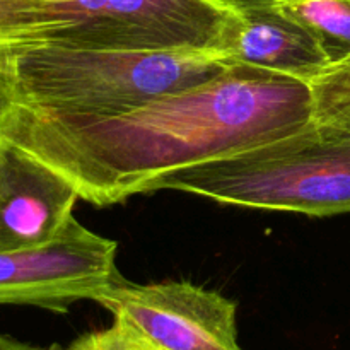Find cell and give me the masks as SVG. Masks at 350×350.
Wrapping results in <instances>:
<instances>
[{
    "instance_id": "1",
    "label": "cell",
    "mask_w": 350,
    "mask_h": 350,
    "mask_svg": "<svg viewBox=\"0 0 350 350\" xmlns=\"http://www.w3.org/2000/svg\"><path fill=\"white\" fill-rule=\"evenodd\" d=\"M313 118L311 85L232 64L224 74L106 118L17 105L2 137L50 164L96 207L125 202L157 178L277 139Z\"/></svg>"
},
{
    "instance_id": "2",
    "label": "cell",
    "mask_w": 350,
    "mask_h": 350,
    "mask_svg": "<svg viewBox=\"0 0 350 350\" xmlns=\"http://www.w3.org/2000/svg\"><path fill=\"white\" fill-rule=\"evenodd\" d=\"M157 190L310 217L347 214L350 129L311 118L282 137L164 174L147 193Z\"/></svg>"
},
{
    "instance_id": "3",
    "label": "cell",
    "mask_w": 350,
    "mask_h": 350,
    "mask_svg": "<svg viewBox=\"0 0 350 350\" xmlns=\"http://www.w3.org/2000/svg\"><path fill=\"white\" fill-rule=\"evenodd\" d=\"M231 65L215 51L36 44L17 57V105L46 115L106 118L212 81Z\"/></svg>"
},
{
    "instance_id": "4",
    "label": "cell",
    "mask_w": 350,
    "mask_h": 350,
    "mask_svg": "<svg viewBox=\"0 0 350 350\" xmlns=\"http://www.w3.org/2000/svg\"><path fill=\"white\" fill-rule=\"evenodd\" d=\"M31 2L43 29V44L70 50H202L228 57L238 27V17L226 0Z\"/></svg>"
},
{
    "instance_id": "5",
    "label": "cell",
    "mask_w": 350,
    "mask_h": 350,
    "mask_svg": "<svg viewBox=\"0 0 350 350\" xmlns=\"http://www.w3.org/2000/svg\"><path fill=\"white\" fill-rule=\"evenodd\" d=\"M118 245L72 215L46 245L0 253V306H34L67 313L79 301H98L123 282Z\"/></svg>"
},
{
    "instance_id": "6",
    "label": "cell",
    "mask_w": 350,
    "mask_h": 350,
    "mask_svg": "<svg viewBox=\"0 0 350 350\" xmlns=\"http://www.w3.org/2000/svg\"><path fill=\"white\" fill-rule=\"evenodd\" d=\"M96 303L161 350H241L234 301L195 284L125 279Z\"/></svg>"
},
{
    "instance_id": "7",
    "label": "cell",
    "mask_w": 350,
    "mask_h": 350,
    "mask_svg": "<svg viewBox=\"0 0 350 350\" xmlns=\"http://www.w3.org/2000/svg\"><path fill=\"white\" fill-rule=\"evenodd\" d=\"M79 198L64 174L0 139V253L50 243L70 221Z\"/></svg>"
},
{
    "instance_id": "8",
    "label": "cell",
    "mask_w": 350,
    "mask_h": 350,
    "mask_svg": "<svg viewBox=\"0 0 350 350\" xmlns=\"http://www.w3.org/2000/svg\"><path fill=\"white\" fill-rule=\"evenodd\" d=\"M238 17L231 64L275 72L310 84L330 65L313 31L282 0H226Z\"/></svg>"
},
{
    "instance_id": "9",
    "label": "cell",
    "mask_w": 350,
    "mask_h": 350,
    "mask_svg": "<svg viewBox=\"0 0 350 350\" xmlns=\"http://www.w3.org/2000/svg\"><path fill=\"white\" fill-rule=\"evenodd\" d=\"M314 33L330 64L350 58V0H282Z\"/></svg>"
},
{
    "instance_id": "10",
    "label": "cell",
    "mask_w": 350,
    "mask_h": 350,
    "mask_svg": "<svg viewBox=\"0 0 350 350\" xmlns=\"http://www.w3.org/2000/svg\"><path fill=\"white\" fill-rule=\"evenodd\" d=\"M43 44L31 0H0V65L16 64L24 50Z\"/></svg>"
},
{
    "instance_id": "11",
    "label": "cell",
    "mask_w": 350,
    "mask_h": 350,
    "mask_svg": "<svg viewBox=\"0 0 350 350\" xmlns=\"http://www.w3.org/2000/svg\"><path fill=\"white\" fill-rule=\"evenodd\" d=\"M310 85L313 118L350 129V58L328 65Z\"/></svg>"
},
{
    "instance_id": "12",
    "label": "cell",
    "mask_w": 350,
    "mask_h": 350,
    "mask_svg": "<svg viewBox=\"0 0 350 350\" xmlns=\"http://www.w3.org/2000/svg\"><path fill=\"white\" fill-rule=\"evenodd\" d=\"M51 350H161L122 321L113 320L109 328L91 332L75 338L67 347H53Z\"/></svg>"
},
{
    "instance_id": "13",
    "label": "cell",
    "mask_w": 350,
    "mask_h": 350,
    "mask_svg": "<svg viewBox=\"0 0 350 350\" xmlns=\"http://www.w3.org/2000/svg\"><path fill=\"white\" fill-rule=\"evenodd\" d=\"M17 106L16 64L0 65V139L7 120Z\"/></svg>"
},
{
    "instance_id": "14",
    "label": "cell",
    "mask_w": 350,
    "mask_h": 350,
    "mask_svg": "<svg viewBox=\"0 0 350 350\" xmlns=\"http://www.w3.org/2000/svg\"><path fill=\"white\" fill-rule=\"evenodd\" d=\"M0 350H44L38 345L27 344V342L17 340V338L10 337L0 332Z\"/></svg>"
}]
</instances>
